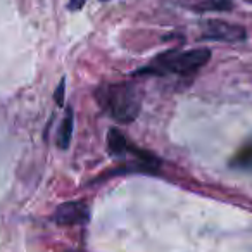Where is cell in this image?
I'll list each match as a JSON object with an SVG mask.
<instances>
[{
    "label": "cell",
    "mask_w": 252,
    "mask_h": 252,
    "mask_svg": "<svg viewBox=\"0 0 252 252\" xmlns=\"http://www.w3.org/2000/svg\"><path fill=\"white\" fill-rule=\"evenodd\" d=\"M100 107L118 123H133L140 114V92L133 83L102 85L95 94Z\"/></svg>",
    "instance_id": "cell-1"
},
{
    "label": "cell",
    "mask_w": 252,
    "mask_h": 252,
    "mask_svg": "<svg viewBox=\"0 0 252 252\" xmlns=\"http://www.w3.org/2000/svg\"><path fill=\"white\" fill-rule=\"evenodd\" d=\"M211 59L209 49H192V50H168L162 52L152 61L149 66L137 71V74H156V76H166V74H180V76H190L195 74L202 66H206Z\"/></svg>",
    "instance_id": "cell-2"
},
{
    "label": "cell",
    "mask_w": 252,
    "mask_h": 252,
    "mask_svg": "<svg viewBox=\"0 0 252 252\" xmlns=\"http://www.w3.org/2000/svg\"><path fill=\"white\" fill-rule=\"evenodd\" d=\"M107 149H109V152H111V156H118V158L133 156V158H137L140 162L151 166L154 171L159 168V161L154 156L145 152L144 149H138L137 145H133L121 131L116 130V128H111V130L107 131Z\"/></svg>",
    "instance_id": "cell-3"
},
{
    "label": "cell",
    "mask_w": 252,
    "mask_h": 252,
    "mask_svg": "<svg viewBox=\"0 0 252 252\" xmlns=\"http://www.w3.org/2000/svg\"><path fill=\"white\" fill-rule=\"evenodd\" d=\"M202 35L207 40H216V42H244L247 38V32L244 26L233 25V23L223 21V19H209L204 23Z\"/></svg>",
    "instance_id": "cell-4"
},
{
    "label": "cell",
    "mask_w": 252,
    "mask_h": 252,
    "mask_svg": "<svg viewBox=\"0 0 252 252\" xmlns=\"http://www.w3.org/2000/svg\"><path fill=\"white\" fill-rule=\"evenodd\" d=\"M90 216V209L88 204L83 200H73V202H64L57 207L54 220L57 224H64V226H73V224H83L88 221Z\"/></svg>",
    "instance_id": "cell-5"
},
{
    "label": "cell",
    "mask_w": 252,
    "mask_h": 252,
    "mask_svg": "<svg viewBox=\"0 0 252 252\" xmlns=\"http://www.w3.org/2000/svg\"><path fill=\"white\" fill-rule=\"evenodd\" d=\"M73 121H74V114L73 109L67 107L64 112L63 123L59 126V131H57V145H59L63 151H66L71 144V137H73Z\"/></svg>",
    "instance_id": "cell-6"
},
{
    "label": "cell",
    "mask_w": 252,
    "mask_h": 252,
    "mask_svg": "<svg viewBox=\"0 0 252 252\" xmlns=\"http://www.w3.org/2000/svg\"><path fill=\"white\" fill-rule=\"evenodd\" d=\"M231 166L238 169H245V171H252V142L245 144L235 154V158L231 159Z\"/></svg>",
    "instance_id": "cell-7"
},
{
    "label": "cell",
    "mask_w": 252,
    "mask_h": 252,
    "mask_svg": "<svg viewBox=\"0 0 252 252\" xmlns=\"http://www.w3.org/2000/svg\"><path fill=\"white\" fill-rule=\"evenodd\" d=\"M231 7L230 0H209L206 4V9H216V11H226Z\"/></svg>",
    "instance_id": "cell-8"
},
{
    "label": "cell",
    "mask_w": 252,
    "mask_h": 252,
    "mask_svg": "<svg viewBox=\"0 0 252 252\" xmlns=\"http://www.w3.org/2000/svg\"><path fill=\"white\" fill-rule=\"evenodd\" d=\"M64 90H66V80H61L59 81V87H57L56 94H54V98L59 105L64 104Z\"/></svg>",
    "instance_id": "cell-9"
},
{
    "label": "cell",
    "mask_w": 252,
    "mask_h": 252,
    "mask_svg": "<svg viewBox=\"0 0 252 252\" xmlns=\"http://www.w3.org/2000/svg\"><path fill=\"white\" fill-rule=\"evenodd\" d=\"M85 2H87V0H69L67 7H69L71 11H80V9L85 5Z\"/></svg>",
    "instance_id": "cell-10"
},
{
    "label": "cell",
    "mask_w": 252,
    "mask_h": 252,
    "mask_svg": "<svg viewBox=\"0 0 252 252\" xmlns=\"http://www.w3.org/2000/svg\"><path fill=\"white\" fill-rule=\"evenodd\" d=\"M245 2H252V0H245Z\"/></svg>",
    "instance_id": "cell-11"
},
{
    "label": "cell",
    "mask_w": 252,
    "mask_h": 252,
    "mask_svg": "<svg viewBox=\"0 0 252 252\" xmlns=\"http://www.w3.org/2000/svg\"><path fill=\"white\" fill-rule=\"evenodd\" d=\"M102 2H107V0H102Z\"/></svg>",
    "instance_id": "cell-12"
}]
</instances>
